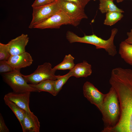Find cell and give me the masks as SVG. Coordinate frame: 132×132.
Wrapping results in <instances>:
<instances>
[{
  "label": "cell",
  "instance_id": "obj_21",
  "mask_svg": "<svg viewBox=\"0 0 132 132\" xmlns=\"http://www.w3.org/2000/svg\"><path fill=\"white\" fill-rule=\"evenodd\" d=\"M69 71L67 74L63 75H57V79L54 81V86L55 93L56 96L62 88L63 86L69 78L71 77Z\"/></svg>",
  "mask_w": 132,
  "mask_h": 132
},
{
  "label": "cell",
  "instance_id": "obj_20",
  "mask_svg": "<svg viewBox=\"0 0 132 132\" xmlns=\"http://www.w3.org/2000/svg\"><path fill=\"white\" fill-rule=\"evenodd\" d=\"M122 13L117 11H110L107 13L104 24L110 26L114 25L123 17Z\"/></svg>",
  "mask_w": 132,
  "mask_h": 132
},
{
  "label": "cell",
  "instance_id": "obj_2",
  "mask_svg": "<svg viewBox=\"0 0 132 132\" xmlns=\"http://www.w3.org/2000/svg\"><path fill=\"white\" fill-rule=\"evenodd\" d=\"M118 31V29L116 28L112 29L110 36L107 40L103 39L94 34L90 35H85L84 36L80 37L69 31H67L66 37L70 43L79 42L91 44L95 45L97 49H104L109 55L114 56L117 53L116 47L114 44V40Z\"/></svg>",
  "mask_w": 132,
  "mask_h": 132
},
{
  "label": "cell",
  "instance_id": "obj_7",
  "mask_svg": "<svg viewBox=\"0 0 132 132\" xmlns=\"http://www.w3.org/2000/svg\"><path fill=\"white\" fill-rule=\"evenodd\" d=\"M60 9L69 17L71 25L77 26L83 19H87L84 9L75 3L59 0Z\"/></svg>",
  "mask_w": 132,
  "mask_h": 132
},
{
  "label": "cell",
  "instance_id": "obj_3",
  "mask_svg": "<svg viewBox=\"0 0 132 132\" xmlns=\"http://www.w3.org/2000/svg\"><path fill=\"white\" fill-rule=\"evenodd\" d=\"M119 103L116 92L111 87L109 92L106 94L101 112L102 120L105 125L104 128L113 127L118 123L120 114Z\"/></svg>",
  "mask_w": 132,
  "mask_h": 132
},
{
  "label": "cell",
  "instance_id": "obj_30",
  "mask_svg": "<svg viewBox=\"0 0 132 132\" xmlns=\"http://www.w3.org/2000/svg\"></svg>",
  "mask_w": 132,
  "mask_h": 132
},
{
  "label": "cell",
  "instance_id": "obj_23",
  "mask_svg": "<svg viewBox=\"0 0 132 132\" xmlns=\"http://www.w3.org/2000/svg\"><path fill=\"white\" fill-rule=\"evenodd\" d=\"M15 69L12 68L6 61H0V72L3 73L10 72Z\"/></svg>",
  "mask_w": 132,
  "mask_h": 132
},
{
  "label": "cell",
  "instance_id": "obj_5",
  "mask_svg": "<svg viewBox=\"0 0 132 132\" xmlns=\"http://www.w3.org/2000/svg\"><path fill=\"white\" fill-rule=\"evenodd\" d=\"M32 20L29 26L34 28L38 24L53 15L60 10L59 0L43 6L33 8Z\"/></svg>",
  "mask_w": 132,
  "mask_h": 132
},
{
  "label": "cell",
  "instance_id": "obj_28",
  "mask_svg": "<svg viewBox=\"0 0 132 132\" xmlns=\"http://www.w3.org/2000/svg\"><path fill=\"white\" fill-rule=\"evenodd\" d=\"M124 0H117V2L118 3Z\"/></svg>",
  "mask_w": 132,
  "mask_h": 132
},
{
  "label": "cell",
  "instance_id": "obj_29",
  "mask_svg": "<svg viewBox=\"0 0 132 132\" xmlns=\"http://www.w3.org/2000/svg\"><path fill=\"white\" fill-rule=\"evenodd\" d=\"M94 1H95L96 0H93Z\"/></svg>",
  "mask_w": 132,
  "mask_h": 132
},
{
  "label": "cell",
  "instance_id": "obj_17",
  "mask_svg": "<svg viewBox=\"0 0 132 132\" xmlns=\"http://www.w3.org/2000/svg\"><path fill=\"white\" fill-rule=\"evenodd\" d=\"M4 99L5 104L11 109L16 116L22 127L25 111L11 101L4 98Z\"/></svg>",
  "mask_w": 132,
  "mask_h": 132
},
{
  "label": "cell",
  "instance_id": "obj_26",
  "mask_svg": "<svg viewBox=\"0 0 132 132\" xmlns=\"http://www.w3.org/2000/svg\"><path fill=\"white\" fill-rule=\"evenodd\" d=\"M9 130L5 123L3 118L0 114V132H9Z\"/></svg>",
  "mask_w": 132,
  "mask_h": 132
},
{
  "label": "cell",
  "instance_id": "obj_19",
  "mask_svg": "<svg viewBox=\"0 0 132 132\" xmlns=\"http://www.w3.org/2000/svg\"><path fill=\"white\" fill-rule=\"evenodd\" d=\"M75 58L71 54L65 56L63 61L53 68L57 70H71L75 66L74 60Z\"/></svg>",
  "mask_w": 132,
  "mask_h": 132
},
{
  "label": "cell",
  "instance_id": "obj_24",
  "mask_svg": "<svg viewBox=\"0 0 132 132\" xmlns=\"http://www.w3.org/2000/svg\"><path fill=\"white\" fill-rule=\"evenodd\" d=\"M57 0H35L32 5V8L39 7L53 3Z\"/></svg>",
  "mask_w": 132,
  "mask_h": 132
},
{
  "label": "cell",
  "instance_id": "obj_9",
  "mask_svg": "<svg viewBox=\"0 0 132 132\" xmlns=\"http://www.w3.org/2000/svg\"><path fill=\"white\" fill-rule=\"evenodd\" d=\"M83 90L84 97L91 104L96 106L101 112L106 94L102 93L92 83L88 81L84 83Z\"/></svg>",
  "mask_w": 132,
  "mask_h": 132
},
{
  "label": "cell",
  "instance_id": "obj_4",
  "mask_svg": "<svg viewBox=\"0 0 132 132\" xmlns=\"http://www.w3.org/2000/svg\"><path fill=\"white\" fill-rule=\"evenodd\" d=\"M20 69H15L12 71L2 73L5 82L16 93L26 92H39L37 89L28 84L20 72Z\"/></svg>",
  "mask_w": 132,
  "mask_h": 132
},
{
  "label": "cell",
  "instance_id": "obj_22",
  "mask_svg": "<svg viewBox=\"0 0 132 132\" xmlns=\"http://www.w3.org/2000/svg\"><path fill=\"white\" fill-rule=\"evenodd\" d=\"M11 55L7 44L0 43V61H7Z\"/></svg>",
  "mask_w": 132,
  "mask_h": 132
},
{
  "label": "cell",
  "instance_id": "obj_12",
  "mask_svg": "<svg viewBox=\"0 0 132 132\" xmlns=\"http://www.w3.org/2000/svg\"><path fill=\"white\" fill-rule=\"evenodd\" d=\"M33 61L30 54L25 52L19 55H11L7 62L13 68L18 69L30 66Z\"/></svg>",
  "mask_w": 132,
  "mask_h": 132
},
{
  "label": "cell",
  "instance_id": "obj_10",
  "mask_svg": "<svg viewBox=\"0 0 132 132\" xmlns=\"http://www.w3.org/2000/svg\"><path fill=\"white\" fill-rule=\"evenodd\" d=\"M29 39L27 34L23 33L9 41L7 44L11 55H18L25 52V47Z\"/></svg>",
  "mask_w": 132,
  "mask_h": 132
},
{
  "label": "cell",
  "instance_id": "obj_11",
  "mask_svg": "<svg viewBox=\"0 0 132 132\" xmlns=\"http://www.w3.org/2000/svg\"><path fill=\"white\" fill-rule=\"evenodd\" d=\"M30 93L29 92L22 93L11 92L6 94L4 98L12 102L26 112L31 113L32 112L29 105Z\"/></svg>",
  "mask_w": 132,
  "mask_h": 132
},
{
  "label": "cell",
  "instance_id": "obj_13",
  "mask_svg": "<svg viewBox=\"0 0 132 132\" xmlns=\"http://www.w3.org/2000/svg\"><path fill=\"white\" fill-rule=\"evenodd\" d=\"M22 127L23 132H39L40 122L37 117L33 112L25 111Z\"/></svg>",
  "mask_w": 132,
  "mask_h": 132
},
{
  "label": "cell",
  "instance_id": "obj_18",
  "mask_svg": "<svg viewBox=\"0 0 132 132\" xmlns=\"http://www.w3.org/2000/svg\"><path fill=\"white\" fill-rule=\"evenodd\" d=\"M99 9L101 12L104 13L112 11H117L121 13L124 12L118 8L114 3L112 0H99Z\"/></svg>",
  "mask_w": 132,
  "mask_h": 132
},
{
  "label": "cell",
  "instance_id": "obj_27",
  "mask_svg": "<svg viewBox=\"0 0 132 132\" xmlns=\"http://www.w3.org/2000/svg\"><path fill=\"white\" fill-rule=\"evenodd\" d=\"M127 34L128 37L124 41L128 44H132V29H131L130 32L127 33Z\"/></svg>",
  "mask_w": 132,
  "mask_h": 132
},
{
  "label": "cell",
  "instance_id": "obj_14",
  "mask_svg": "<svg viewBox=\"0 0 132 132\" xmlns=\"http://www.w3.org/2000/svg\"><path fill=\"white\" fill-rule=\"evenodd\" d=\"M69 71L72 77L77 78L86 77L90 76L92 72L91 65L85 60L75 65Z\"/></svg>",
  "mask_w": 132,
  "mask_h": 132
},
{
  "label": "cell",
  "instance_id": "obj_8",
  "mask_svg": "<svg viewBox=\"0 0 132 132\" xmlns=\"http://www.w3.org/2000/svg\"><path fill=\"white\" fill-rule=\"evenodd\" d=\"M71 25L68 16L60 10L47 19L35 26L34 28L40 29H58L62 25Z\"/></svg>",
  "mask_w": 132,
  "mask_h": 132
},
{
  "label": "cell",
  "instance_id": "obj_6",
  "mask_svg": "<svg viewBox=\"0 0 132 132\" xmlns=\"http://www.w3.org/2000/svg\"><path fill=\"white\" fill-rule=\"evenodd\" d=\"M48 62H45L38 66L37 69L32 74L22 76L28 83L35 84L47 79L56 80L57 75L55 74L56 70L52 67Z\"/></svg>",
  "mask_w": 132,
  "mask_h": 132
},
{
  "label": "cell",
  "instance_id": "obj_16",
  "mask_svg": "<svg viewBox=\"0 0 132 132\" xmlns=\"http://www.w3.org/2000/svg\"><path fill=\"white\" fill-rule=\"evenodd\" d=\"M55 80L47 79L36 84H29V85L32 87L38 90L39 92L43 91L46 92L55 96L56 95L54 86Z\"/></svg>",
  "mask_w": 132,
  "mask_h": 132
},
{
  "label": "cell",
  "instance_id": "obj_15",
  "mask_svg": "<svg viewBox=\"0 0 132 132\" xmlns=\"http://www.w3.org/2000/svg\"><path fill=\"white\" fill-rule=\"evenodd\" d=\"M119 53L126 63L132 65V44L125 41L121 42L119 44Z\"/></svg>",
  "mask_w": 132,
  "mask_h": 132
},
{
  "label": "cell",
  "instance_id": "obj_25",
  "mask_svg": "<svg viewBox=\"0 0 132 132\" xmlns=\"http://www.w3.org/2000/svg\"><path fill=\"white\" fill-rule=\"evenodd\" d=\"M62 1L72 2L77 4L84 8L88 3L91 0H61Z\"/></svg>",
  "mask_w": 132,
  "mask_h": 132
},
{
  "label": "cell",
  "instance_id": "obj_1",
  "mask_svg": "<svg viewBox=\"0 0 132 132\" xmlns=\"http://www.w3.org/2000/svg\"><path fill=\"white\" fill-rule=\"evenodd\" d=\"M109 83L115 90L120 114L119 121L110 132H132V70L119 67L111 75Z\"/></svg>",
  "mask_w": 132,
  "mask_h": 132
}]
</instances>
